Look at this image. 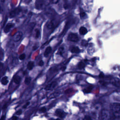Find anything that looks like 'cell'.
Returning a JSON list of instances; mask_svg holds the SVG:
<instances>
[{"mask_svg": "<svg viewBox=\"0 0 120 120\" xmlns=\"http://www.w3.org/2000/svg\"><path fill=\"white\" fill-rule=\"evenodd\" d=\"M83 120H92L91 119V118L89 116L87 115V116H85L84 117Z\"/></svg>", "mask_w": 120, "mask_h": 120, "instance_id": "25", "label": "cell"}, {"mask_svg": "<svg viewBox=\"0 0 120 120\" xmlns=\"http://www.w3.org/2000/svg\"><path fill=\"white\" fill-rule=\"evenodd\" d=\"M55 113L57 116H58L59 118H64L66 115V113L60 109H57L56 110Z\"/></svg>", "mask_w": 120, "mask_h": 120, "instance_id": "7", "label": "cell"}, {"mask_svg": "<svg viewBox=\"0 0 120 120\" xmlns=\"http://www.w3.org/2000/svg\"><path fill=\"white\" fill-rule=\"evenodd\" d=\"M79 31V33L82 35H85L88 32L87 29L85 27L83 26H82L80 28Z\"/></svg>", "mask_w": 120, "mask_h": 120, "instance_id": "10", "label": "cell"}, {"mask_svg": "<svg viewBox=\"0 0 120 120\" xmlns=\"http://www.w3.org/2000/svg\"><path fill=\"white\" fill-rule=\"evenodd\" d=\"M1 82L3 85H7L8 82V80L7 76H4L1 80Z\"/></svg>", "mask_w": 120, "mask_h": 120, "instance_id": "15", "label": "cell"}, {"mask_svg": "<svg viewBox=\"0 0 120 120\" xmlns=\"http://www.w3.org/2000/svg\"><path fill=\"white\" fill-rule=\"evenodd\" d=\"M64 51V48L63 47H60L59 48L58 51V54L60 55H62V54L63 53Z\"/></svg>", "mask_w": 120, "mask_h": 120, "instance_id": "20", "label": "cell"}, {"mask_svg": "<svg viewBox=\"0 0 120 120\" xmlns=\"http://www.w3.org/2000/svg\"><path fill=\"white\" fill-rule=\"evenodd\" d=\"M103 76H104V75L103 74V73H100V75H99V77H103Z\"/></svg>", "mask_w": 120, "mask_h": 120, "instance_id": "32", "label": "cell"}, {"mask_svg": "<svg viewBox=\"0 0 120 120\" xmlns=\"http://www.w3.org/2000/svg\"><path fill=\"white\" fill-rule=\"evenodd\" d=\"M22 33L20 31H17L14 35V41L15 42H18L19 41L22 37Z\"/></svg>", "mask_w": 120, "mask_h": 120, "instance_id": "6", "label": "cell"}, {"mask_svg": "<svg viewBox=\"0 0 120 120\" xmlns=\"http://www.w3.org/2000/svg\"><path fill=\"white\" fill-rule=\"evenodd\" d=\"M14 23H11V22L8 23L6 25V26L5 27V28L4 29V32L8 33V32H9L10 30V29L11 28H12L13 27H14Z\"/></svg>", "mask_w": 120, "mask_h": 120, "instance_id": "9", "label": "cell"}, {"mask_svg": "<svg viewBox=\"0 0 120 120\" xmlns=\"http://www.w3.org/2000/svg\"><path fill=\"white\" fill-rule=\"evenodd\" d=\"M25 58V54L24 53H22V54H21L19 57V60H23Z\"/></svg>", "mask_w": 120, "mask_h": 120, "instance_id": "22", "label": "cell"}, {"mask_svg": "<svg viewBox=\"0 0 120 120\" xmlns=\"http://www.w3.org/2000/svg\"><path fill=\"white\" fill-rule=\"evenodd\" d=\"M86 15V14L84 12H81L80 13V16L81 18H83Z\"/></svg>", "mask_w": 120, "mask_h": 120, "instance_id": "24", "label": "cell"}, {"mask_svg": "<svg viewBox=\"0 0 120 120\" xmlns=\"http://www.w3.org/2000/svg\"><path fill=\"white\" fill-rule=\"evenodd\" d=\"M44 65V61L42 60H40L38 62V65L40 66H42Z\"/></svg>", "mask_w": 120, "mask_h": 120, "instance_id": "26", "label": "cell"}, {"mask_svg": "<svg viewBox=\"0 0 120 120\" xmlns=\"http://www.w3.org/2000/svg\"><path fill=\"white\" fill-rule=\"evenodd\" d=\"M17 119V117H16V116H13V117H12V120H16Z\"/></svg>", "mask_w": 120, "mask_h": 120, "instance_id": "31", "label": "cell"}, {"mask_svg": "<svg viewBox=\"0 0 120 120\" xmlns=\"http://www.w3.org/2000/svg\"><path fill=\"white\" fill-rule=\"evenodd\" d=\"M92 89V87L91 86H89L88 87L86 88V89L83 90V91L84 92V93H89L91 91V90Z\"/></svg>", "mask_w": 120, "mask_h": 120, "instance_id": "19", "label": "cell"}, {"mask_svg": "<svg viewBox=\"0 0 120 120\" xmlns=\"http://www.w3.org/2000/svg\"><path fill=\"white\" fill-rule=\"evenodd\" d=\"M57 82H52L51 83L48 84L45 88V89L46 90H52L53 88H54L57 85Z\"/></svg>", "mask_w": 120, "mask_h": 120, "instance_id": "8", "label": "cell"}, {"mask_svg": "<svg viewBox=\"0 0 120 120\" xmlns=\"http://www.w3.org/2000/svg\"><path fill=\"white\" fill-rule=\"evenodd\" d=\"M85 67V64L82 61H80L78 64V68L79 69H82Z\"/></svg>", "mask_w": 120, "mask_h": 120, "instance_id": "16", "label": "cell"}, {"mask_svg": "<svg viewBox=\"0 0 120 120\" xmlns=\"http://www.w3.org/2000/svg\"><path fill=\"white\" fill-rule=\"evenodd\" d=\"M36 36H35V37H36V38H38L40 36V31H39V30L38 29L36 30Z\"/></svg>", "mask_w": 120, "mask_h": 120, "instance_id": "23", "label": "cell"}, {"mask_svg": "<svg viewBox=\"0 0 120 120\" xmlns=\"http://www.w3.org/2000/svg\"></svg>", "mask_w": 120, "mask_h": 120, "instance_id": "37", "label": "cell"}, {"mask_svg": "<svg viewBox=\"0 0 120 120\" xmlns=\"http://www.w3.org/2000/svg\"><path fill=\"white\" fill-rule=\"evenodd\" d=\"M29 104H30V102H27V104H26L23 106V108H26V107L29 105Z\"/></svg>", "mask_w": 120, "mask_h": 120, "instance_id": "30", "label": "cell"}, {"mask_svg": "<svg viewBox=\"0 0 120 120\" xmlns=\"http://www.w3.org/2000/svg\"><path fill=\"white\" fill-rule=\"evenodd\" d=\"M111 112L115 117H120V104L113 103L111 105Z\"/></svg>", "mask_w": 120, "mask_h": 120, "instance_id": "1", "label": "cell"}, {"mask_svg": "<svg viewBox=\"0 0 120 120\" xmlns=\"http://www.w3.org/2000/svg\"><path fill=\"white\" fill-rule=\"evenodd\" d=\"M34 66V63L33 61H29L27 65V67L28 69H29L30 70L32 69Z\"/></svg>", "mask_w": 120, "mask_h": 120, "instance_id": "14", "label": "cell"}, {"mask_svg": "<svg viewBox=\"0 0 120 120\" xmlns=\"http://www.w3.org/2000/svg\"><path fill=\"white\" fill-rule=\"evenodd\" d=\"M4 118H5V116H3V117H1V120H4Z\"/></svg>", "mask_w": 120, "mask_h": 120, "instance_id": "35", "label": "cell"}, {"mask_svg": "<svg viewBox=\"0 0 120 120\" xmlns=\"http://www.w3.org/2000/svg\"><path fill=\"white\" fill-rule=\"evenodd\" d=\"M22 113V111L21 110H19L18 111H17L16 112V114H17V115H20Z\"/></svg>", "mask_w": 120, "mask_h": 120, "instance_id": "27", "label": "cell"}, {"mask_svg": "<svg viewBox=\"0 0 120 120\" xmlns=\"http://www.w3.org/2000/svg\"><path fill=\"white\" fill-rule=\"evenodd\" d=\"M54 120H60V119H55Z\"/></svg>", "mask_w": 120, "mask_h": 120, "instance_id": "36", "label": "cell"}, {"mask_svg": "<svg viewBox=\"0 0 120 120\" xmlns=\"http://www.w3.org/2000/svg\"><path fill=\"white\" fill-rule=\"evenodd\" d=\"M45 2L46 1H45V0H36L35 2L36 8L38 9H43L46 6Z\"/></svg>", "mask_w": 120, "mask_h": 120, "instance_id": "4", "label": "cell"}, {"mask_svg": "<svg viewBox=\"0 0 120 120\" xmlns=\"http://www.w3.org/2000/svg\"><path fill=\"white\" fill-rule=\"evenodd\" d=\"M21 9L19 7H17V8H15L13 10L11 11L9 13V17L13 18V17H15V16H16L17 14H18L19 13V12L21 11Z\"/></svg>", "mask_w": 120, "mask_h": 120, "instance_id": "5", "label": "cell"}, {"mask_svg": "<svg viewBox=\"0 0 120 120\" xmlns=\"http://www.w3.org/2000/svg\"><path fill=\"white\" fill-rule=\"evenodd\" d=\"M67 39L68 41L72 42H77L79 40L78 36L76 33H71L68 35Z\"/></svg>", "mask_w": 120, "mask_h": 120, "instance_id": "3", "label": "cell"}, {"mask_svg": "<svg viewBox=\"0 0 120 120\" xmlns=\"http://www.w3.org/2000/svg\"><path fill=\"white\" fill-rule=\"evenodd\" d=\"M101 116L102 120H112L113 116L112 112L106 109H103L101 111Z\"/></svg>", "mask_w": 120, "mask_h": 120, "instance_id": "2", "label": "cell"}, {"mask_svg": "<svg viewBox=\"0 0 120 120\" xmlns=\"http://www.w3.org/2000/svg\"><path fill=\"white\" fill-rule=\"evenodd\" d=\"M21 81V78L18 75H15L14 77V82L16 84H19Z\"/></svg>", "mask_w": 120, "mask_h": 120, "instance_id": "13", "label": "cell"}, {"mask_svg": "<svg viewBox=\"0 0 120 120\" xmlns=\"http://www.w3.org/2000/svg\"><path fill=\"white\" fill-rule=\"evenodd\" d=\"M71 91H72V90H71V89H68V90H67L65 91V93H67L68 92V93H69V91H70V92H71Z\"/></svg>", "mask_w": 120, "mask_h": 120, "instance_id": "29", "label": "cell"}, {"mask_svg": "<svg viewBox=\"0 0 120 120\" xmlns=\"http://www.w3.org/2000/svg\"><path fill=\"white\" fill-rule=\"evenodd\" d=\"M81 45L82 46H86L88 45V42L87 40H85V39H83L82 41H81Z\"/></svg>", "mask_w": 120, "mask_h": 120, "instance_id": "21", "label": "cell"}, {"mask_svg": "<svg viewBox=\"0 0 120 120\" xmlns=\"http://www.w3.org/2000/svg\"><path fill=\"white\" fill-rule=\"evenodd\" d=\"M52 47L51 46H48L46 48L45 52H44V56L45 57H47L49 54L52 51Z\"/></svg>", "mask_w": 120, "mask_h": 120, "instance_id": "12", "label": "cell"}, {"mask_svg": "<svg viewBox=\"0 0 120 120\" xmlns=\"http://www.w3.org/2000/svg\"><path fill=\"white\" fill-rule=\"evenodd\" d=\"M66 67H63L61 69L62 71H64V70H65L66 69Z\"/></svg>", "mask_w": 120, "mask_h": 120, "instance_id": "33", "label": "cell"}, {"mask_svg": "<svg viewBox=\"0 0 120 120\" xmlns=\"http://www.w3.org/2000/svg\"><path fill=\"white\" fill-rule=\"evenodd\" d=\"M33 50H36V48H37V47L36 46H34V47H33Z\"/></svg>", "mask_w": 120, "mask_h": 120, "instance_id": "34", "label": "cell"}, {"mask_svg": "<svg viewBox=\"0 0 120 120\" xmlns=\"http://www.w3.org/2000/svg\"><path fill=\"white\" fill-rule=\"evenodd\" d=\"M53 22H48L46 24V27L49 29H51L53 27Z\"/></svg>", "mask_w": 120, "mask_h": 120, "instance_id": "18", "label": "cell"}, {"mask_svg": "<svg viewBox=\"0 0 120 120\" xmlns=\"http://www.w3.org/2000/svg\"><path fill=\"white\" fill-rule=\"evenodd\" d=\"M31 80V78L30 77L28 76V77H26L25 79V80H24L25 84L26 85H29L30 83Z\"/></svg>", "mask_w": 120, "mask_h": 120, "instance_id": "17", "label": "cell"}, {"mask_svg": "<svg viewBox=\"0 0 120 120\" xmlns=\"http://www.w3.org/2000/svg\"><path fill=\"white\" fill-rule=\"evenodd\" d=\"M70 52L72 53H79L80 52V49L77 46H73L71 48Z\"/></svg>", "mask_w": 120, "mask_h": 120, "instance_id": "11", "label": "cell"}, {"mask_svg": "<svg viewBox=\"0 0 120 120\" xmlns=\"http://www.w3.org/2000/svg\"><path fill=\"white\" fill-rule=\"evenodd\" d=\"M41 111L42 112H45V110H46V109H45V107H42L41 109Z\"/></svg>", "mask_w": 120, "mask_h": 120, "instance_id": "28", "label": "cell"}]
</instances>
